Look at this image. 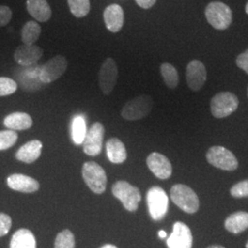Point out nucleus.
<instances>
[{
  "label": "nucleus",
  "mask_w": 248,
  "mask_h": 248,
  "mask_svg": "<svg viewBox=\"0 0 248 248\" xmlns=\"http://www.w3.org/2000/svg\"><path fill=\"white\" fill-rule=\"evenodd\" d=\"M104 133L105 128L103 124L100 123H94L92 124L89 131L87 132L83 142V152L89 156L98 155L102 149Z\"/></svg>",
  "instance_id": "9b49d317"
},
{
  "label": "nucleus",
  "mask_w": 248,
  "mask_h": 248,
  "mask_svg": "<svg viewBox=\"0 0 248 248\" xmlns=\"http://www.w3.org/2000/svg\"><path fill=\"white\" fill-rule=\"evenodd\" d=\"M18 133L12 130L0 132V151L7 150L18 141Z\"/></svg>",
  "instance_id": "c85d7f7f"
},
{
  "label": "nucleus",
  "mask_w": 248,
  "mask_h": 248,
  "mask_svg": "<svg viewBox=\"0 0 248 248\" xmlns=\"http://www.w3.org/2000/svg\"><path fill=\"white\" fill-rule=\"evenodd\" d=\"M193 236L189 227L184 222H177L173 225L167 245L169 248H192Z\"/></svg>",
  "instance_id": "f8f14e48"
},
{
  "label": "nucleus",
  "mask_w": 248,
  "mask_h": 248,
  "mask_svg": "<svg viewBox=\"0 0 248 248\" xmlns=\"http://www.w3.org/2000/svg\"><path fill=\"white\" fill-rule=\"evenodd\" d=\"M12 225V220L8 214L0 213V237L9 232Z\"/></svg>",
  "instance_id": "2f4dec72"
},
{
  "label": "nucleus",
  "mask_w": 248,
  "mask_h": 248,
  "mask_svg": "<svg viewBox=\"0 0 248 248\" xmlns=\"http://www.w3.org/2000/svg\"><path fill=\"white\" fill-rule=\"evenodd\" d=\"M160 72L167 87L171 89H175L179 83V76L174 65L169 62H163L160 66Z\"/></svg>",
  "instance_id": "a878e982"
},
{
  "label": "nucleus",
  "mask_w": 248,
  "mask_h": 248,
  "mask_svg": "<svg viewBox=\"0 0 248 248\" xmlns=\"http://www.w3.org/2000/svg\"><path fill=\"white\" fill-rule=\"evenodd\" d=\"M42 33L40 24L33 20L26 22L21 29V41L23 45H34Z\"/></svg>",
  "instance_id": "b1692460"
},
{
  "label": "nucleus",
  "mask_w": 248,
  "mask_h": 248,
  "mask_svg": "<svg viewBox=\"0 0 248 248\" xmlns=\"http://www.w3.org/2000/svg\"><path fill=\"white\" fill-rule=\"evenodd\" d=\"M118 248L115 246H113V245H109V244H108V245H105V246H103L102 248Z\"/></svg>",
  "instance_id": "e433bc0d"
},
{
  "label": "nucleus",
  "mask_w": 248,
  "mask_h": 248,
  "mask_svg": "<svg viewBox=\"0 0 248 248\" xmlns=\"http://www.w3.org/2000/svg\"><path fill=\"white\" fill-rule=\"evenodd\" d=\"M68 62L63 55H55L48 60L39 70V78L44 84L53 83L66 71Z\"/></svg>",
  "instance_id": "1a4fd4ad"
},
{
  "label": "nucleus",
  "mask_w": 248,
  "mask_h": 248,
  "mask_svg": "<svg viewBox=\"0 0 248 248\" xmlns=\"http://www.w3.org/2000/svg\"><path fill=\"white\" fill-rule=\"evenodd\" d=\"M236 64L239 68L244 70L248 75V49L237 56Z\"/></svg>",
  "instance_id": "72a5a7b5"
},
{
  "label": "nucleus",
  "mask_w": 248,
  "mask_h": 248,
  "mask_svg": "<svg viewBox=\"0 0 248 248\" xmlns=\"http://www.w3.org/2000/svg\"><path fill=\"white\" fill-rule=\"evenodd\" d=\"M246 248H248V243H247V245H246Z\"/></svg>",
  "instance_id": "ea45409f"
},
{
  "label": "nucleus",
  "mask_w": 248,
  "mask_h": 248,
  "mask_svg": "<svg viewBox=\"0 0 248 248\" xmlns=\"http://www.w3.org/2000/svg\"><path fill=\"white\" fill-rule=\"evenodd\" d=\"M18 89V84L9 78H0V97H6L15 93Z\"/></svg>",
  "instance_id": "c756f323"
},
{
  "label": "nucleus",
  "mask_w": 248,
  "mask_h": 248,
  "mask_svg": "<svg viewBox=\"0 0 248 248\" xmlns=\"http://www.w3.org/2000/svg\"><path fill=\"white\" fill-rule=\"evenodd\" d=\"M111 190L113 196L124 204L125 210L132 213L138 210L142 195L137 186H133L124 180H120L112 186Z\"/></svg>",
  "instance_id": "20e7f679"
},
{
  "label": "nucleus",
  "mask_w": 248,
  "mask_h": 248,
  "mask_svg": "<svg viewBox=\"0 0 248 248\" xmlns=\"http://www.w3.org/2000/svg\"><path fill=\"white\" fill-rule=\"evenodd\" d=\"M106 152L108 158L113 164H123L127 159L126 147L124 142L116 137L107 142Z\"/></svg>",
  "instance_id": "412c9836"
},
{
  "label": "nucleus",
  "mask_w": 248,
  "mask_h": 248,
  "mask_svg": "<svg viewBox=\"0 0 248 248\" xmlns=\"http://www.w3.org/2000/svg\"><path fill=\"white\" fill-rule=\"evenodd\" d=\"M75 236L70 230L59 232L54 241V248H75Z\"/></svg>",
  "instance_id": "cd10ccee"
},
{
  "label": "nucleus",
  "mask_w": 248,
  "mask_h": 248,
  "mask_svg": "<svg viewBox=\"0 0 248 248\" xmlns=\"http://www.w3.org/2000/svg\"><path fill=\"white\" fill-rule=\"evenodd\" d=\"M136 4L143 9H149L155 6L156 0H135Z\"/></svg>",
  "instance_id": "f704fd0d"
},
{
  "label": "nucleus",
  "mask_w": 248,
  "mask_h": 248,
  "mask_svg": "<svg viewBox=\"0 0 248 248\" xmlns=\"http://www.w3.org/2000/svg\"></svg>",
  "instance_id": "a19ab883"
},
{
  "label": "nucleus",
  "mask_w": 248,
  "mask_h": 248,
  "mask_svg": "<svg viewBox=\"0 0 248 248\" xmlns=\"http://www.w3.org/2000/svg\"><path fill=\"white\" fill-rule=\"evenodd\" d=\"M146 164L151 172L159 179H168L172 175L173 168L170 161L160 153L150 154L146 159Z\"/></svg>",
  "instance_id": "4468645a"
},
{
  "label": "nucleus",
  "mask_w": 248,
  "mask_h": 248,
  "mask_svg": "<svg viewBox=\"0 0 248 248\" xmlns=\"http://www.w3.org/2000/svg\"><path fill=\"white\" fill-rule=\"evenodd\" d=\"M118 66L115 60L108 57L102 62L98 72V85L104 95H109L115 88L118 80Z\"/></svg>",
  "instance_id": "9d476101"
},
{
  "label": "nucleus",
  "mask_w": 248,
  "mask_h": 248,
  "mask_svg": "<svg viewBox=\"0 0 248 248\" xmlns=\"http://www.w3.org/2000/svg\"><path fill=\"white\" fill-rule=\"evenodd\" d=\"M158 235H159L160 238L165 239V238L168 236V233H167L165 231L161 230L158 232Z\"/></svg>",
  "instance_id": "c9c22d12"
},
{
  "label": "nucleus",
  "mask_w": 248,
  "mask_h": 248,
  "mask_svg": "<svg viewBox=\"0 0 248 248\" xmlns=\"http://www.w3.org/2000/svg\"><path fill=\"white\" fill-rule=\"evenodd\" d=\"M207 248H223L222 246H220V245H213V246H210V247H208Z\"/></svg>",
  "instance_id": "4c0bfd02"
},
{
  "label": "nucleus",
  "mask_w": 248,
  "mask_h": 248,
  "mask_svg": "<svg viewBox=\"0 0 248 248\" xmlns=\"http://www.w3.org/2000/svg\"><path fill=\"white\" fill-rule=\"evenodd\" d=\"M87 134V124L83 116H76L72 121L71 136L75 144L84 142Z\"/></svg>",
  "instance_id": "393cba45"
},
{
  "label": "nucleus",
  "mask_w": 248,
  "mask_h": 248,
  "mask_svg": "<svg viewBox=\"0 0 248 248\" xmlns=\"http://www.w3.org/2000/svg\"><path fill=\"white\" fill-rule=\"evenodd\" d=\"M42 150V142L39 140H31L26 142L18 149V152L16 153V158L20 162L31 164L35 162L36 160L41 156Z\"/></svg>",
  "instance_id": "a211bd4d"
},
{
  "label": "nucleus",
  "mask_w": 248,
  "mask_h": 248,
  "mask_svg": "<svg viewBox=\"0 0 248 248\" xmlns=\"http://www.w3.org/2000/svg\"><path fill=\"white\" fill-rule=\"evenodd\" d=\"M225 229L232 233L237 234L248 228V213L236 212L232 213L224 222Z\"/></svg>",
  "instance_id": "4be33fe9"
},
{
  "label": "nucleus",
  "mask_w": 248,
  "mask_h": 248,
  "mask_svg": "<svg viewBox=\"0 0 248 248\" xmlns=\"http://www.w3.org/2000/svg\"><path fill=\"white\" fill-rule=\"evenodd\" d=\"M27 10L37 21L46 22L52 17V9L47 0H27Z\"/></svg>",
  "instance_id": "6ab92c4d"
},
{
  "label": "nucleus",
  "mask_w": 248,
  "mask_h": 248,
  "mask_svg": "<svg viewBox=\"0 0 248 248\" xmlns=\"http://www.w3.org/2000/svg\"><path fill=\"white\" fill-rule=\"evenodd\" d=\"M44 54V50L35 45H22L14 52V60L21 66L35 64Z\"/></svg>",
  "instance_id": "2eb2a0df"
},
{
  "label": "nucleus",
  "mask_w": 248,
  "mask_h": 248,
  "mask_svg": "<svg viewBox=\"0 0 248 248\" xmlns=\"http://www.w3.org/2000/svg\"><path fill=\"white\" fill-rule=\"evenodd\" d=\"M246 13L248 15V2L247 3V5H246Z\"/></svg>",
  "instance_id": "58836bf2"
},
{
  "label": "nucleus",
  "mask_w": 248,
  "mask_h": 248,
  "mask_svg": "<svg viewBox=\"0 0 248 248\" xmlns=\"http://www.w3.org/2000/svg\"><path fill=\"white\" fill-rule=\"evenodd\" d=\"M12 18V10L8 6L0 5V28L7 26Z\"/></svg>",
  "instance_id": "473e14b6"
},
{
  "label": "nucleus",
  "mask_w": 248,
  "mask_h": 248,
  "mask_svg": "<svg viewBox=\"0 0 248 248\" xmlns=\"http://www.w3.org/2000/svg\"><path fill=\"white\" fill-rule=\"evenodd\" d=\"M206 159L213 167L225 171L236 170L239 165L238 160L230 150L219 145L213 146L208 150Z\"/></svg>",
  "instance_id": "0eeeda50"
},
{
  "label": "nucleus",
  "mask_w": 248,
  "mask_h": 248,
  "mask_svg": "<svg viewBox=\"0 0 248 248\" xmlns=\"http://www.w3.org/2000/svg\"><path fill=\"white\" fill-rule=\"evenodd\" d=\"M32 124L31 117L25 112H13L4 119V125L12 131H25Z\"/></svg>",
  "instance_id": "aec40b11"
},
{
  "label": "nucleus",
  "mask_w": 248,
  "mask_h": 248,
  "mask_svg": "<svg viewBox=\"0 0 248 248\" xmlns=\"http://www.w3.org/2000/svg\"><path fill=\"white\" fill-rule=\"evenodd\" d=\"M7 183L11 189L22 193H33L40 188V184L36 179L23 174H13L9 176Z\"/></svg>",
  "instance_id": "f3484780"
},
{
  "label": "nucleus",
  "mask_w": 248,
  "mask_h": 248,
  "mask_svg": "<svg viewBox=\"0 0 248 248\" xmlns=\"http://www.w3.org/2000/svg\"><path fill=\"white\" fill-rule=\"evenodd\" d=\"M205 16L212 26L223 31L230 27L232 21V11L229 6L220 1H213L205 9Z\"/></svg>",
  "instance_id": "7ed1b4c3"
},
{
  "label": "nucleus",
  "mask_w": 248,
  "mask_h": 248,
  "mask_svg": "<svg viewBox=\"0 0 248 248\" xmlns=\"http://www.w3.org/2000/svg\"><path fill=\"white\" fill-rule=\"evenodd\" d=\"M239 106L238 98L231 92L217 93L211 100V111L217 119L226 118L232 114Z\"/></svg>",
  "instance_id": "6e6552de"
},
{
  "label": "nucleus",
  "mask_w": 248,
  "mask_h": 248,
  "mask_svg": "<svg viewBox=\"0 0 248 248\" xmlns=\"http://www.w3.org/2000/svg\"><path fill=\"white\" fill-rule=\"evenodd\" d=\"M9 248H36L35 236L28 229H19L13 234Z\"/></svg>",
  "instance_id": "5701e85b"
},
{
  "label": "nucleus",
  "mask_w": 248,
  "mask_h": 248,
  "mask_svg": "<svg viewBox=\"0 0 248 248\" xmlns=\"http://www.w3.org/2000/svg\"><path fill=\"white\" fill-rule=\"evenodd\" d=\"M67 3L76 18H84L90 11V0H67Z\"/></svg>",
  "instance_id": "bb28decb"
},
{
  "label": "nucleus",
  "mask_w": 248,
  "mask_h": 248,
  "mask_svg": "<svg viewBox=\"0 0 248 248\" xmlns=\"http://www.w3.org/2000/svg\"><path fill=\"white\" fill-rule=\"evenodd\" d=\"M103 18L105 26L110 32H119L124 27V9L118 4H111L104 9Z\"/></svg>",
  "instance_id": "dca6fc26"
},
{
  "label": "nucleus",
  "mask_w": 248,
  "mask_h": 248,
  "mask_svg": "<svg viewBox=\"0 0 248 248\" xmlns=\"http://www.w3.org/2000/svg\"><path fill=\"white\" fill-rule=\"evenodd\" d=\"M154 106L149 95H140L129 100L122 109V117L126 121H138L150 114Z\"/></svg>",
  "instance_id": "39448f33"
},
{
  "label": "nucleus",
  "mask_w": 248,
  "mask_h": 248,
  "mask_svg": "<svg viewBox=\"0 0 248 248\" xmlns=\"http://www.w3.org/2000/svg\"><path fill=\"white\" fill-rule=\"evenodd\" d=\"M231 195L233 198H247L248 197V179L240 181L231 187Z\"/></svg>",
  "instance_id": "7c9ffc66"
},
{
  "label": "nucleus",
  "mask_w": 248,
  "mask_h": 248,
  "mask_svg": "<svg viewBox=\"0 0 248 248\" xmlns=\"http://www.w3.org/2000/svg\"><path fill=\"white\" fill-rule=\"evenodd\" d=\"M82 177L89 189L95 194L105 192L108 183L106 172L98 163L90 161L84 163L82 167Z\"/></svg>",
  "instance_id": "f03ea898"
},
{
  "label": "nucleus",
  "mask_w": 248,
  "mask_h": 248,
  "mask_svg": "<svg viewBox=\"0 0 248 248\" xmlns=\"http://www.w3.org/2000/svg\"><path fill=\"white\" fill-rule=\"evenodd\" d=\"M186 84L192 91H199L207 80V71L203 62L200 60H192L186 65Z\"/></svg>",
  "instance_id": "ddd939ff"
},
{
  "label": "nucleus",
  "mask_w": 248,
  "mask_h": 248,
  "mask_svg": "<svg viewBox=\"0 0 248 248\" xmlns=\"http://www.w3.org/2000/svg\"><path fill=\"white\" fill-rule=\"evenodd\" d=\"M170 198L177 207L188 214L199 211L200 200L195 191L184 184H176L170 189Z\"/></svg>",
  "instance_id": "f257e3e1"
},
{
  "label": "nucleus",
  "mask_w": 248,
  "mask_h": 248,
  "mask_svg": "<svg viewBox=\"0 0 248 248\" xmlns=\"http://www.w3.org/2000/svg\"><path fill=\"white\" fill-rule=\"evenodd\" d=\"M146 202L149 214L154 221H161L166 217L169 212V197L162 187L152 186L149 188Z\"/></svg>",
  "instance_id": "423d86ee"
}]
</instances>
